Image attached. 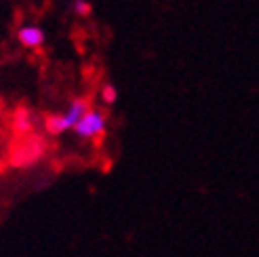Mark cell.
I'll use <instances>...</instances> for the list:
<instances>
[{"label": "cell", "instance_id": "obj_1", "mask_svg": "<svg viewBox=\"0 0 259 257\" xmlns=\"http://www.w3.org/2000/svg\"><path fill=\"white\" fill-rule=\"evenodd\" d=\"M74 128L80 137H99L106 131V116L97 110H89Z\"/></svg>", "mask_w": 259, "mask_h": 257}, {"label": "cell", "instance_id": "obj_2", "mask_svg": "<svg viewBox=\"0 0 259 257\" xmlns=\"http://www.w3.org/2000/svg\"><path fill=\"white\" fill-rule=\"evenodd\" d=\"M42 32L38 30V28H21L19 30V40H21V45H25V47H32V49H36V47H40L42 45Z\"/></svg>", "mask_w": 259, "mask_h": 257}, {"label": "cell", "instance_id": "obj_3", "mask_svg": "<svg viewBox=\"0 0 259 257\" xmlns=\"http://www.w3.org/2000/svg\"><path fill=\"white\" fill-rule=\"evenodd\" d=\"M87 112H89L87 101H82V99L74 101V104L70 106V112L66 114V120H68V124H70V126H76V124H78V120L84 116Z\"/></svg>", "mask_w": 259, "mask_h": 257}, {"label": "cell", "instance_id": "obj_4", "mask_svg": "<svg viewBox=\"0 0 259 257\" xmlns=\"http://www.w3.org/2000/svg\"><path fill=\"white\" fill-rule=\"evenodd\" d=\"M66 128H70L66 116H49V118H47V131H49V133L57 135V133H63Z\"/></svg>", "mask_w": 259, "mask_h": 257}, {"label": "cell", "instance_id": "obj_5", "mask_svg": "<svg viewBox=\"0 0 259 257\" xmlns=\"http://www.w3.org/2000/svg\"><path fill=\"white\" fill-rule=\"evenodd\" d=\"M30 120H28V112L25 110H19L17 114H15V128L19 133H28L30 131Z\"/></svg>", "mask_w": 259, "mask_h": 257}, {"label": "cell", "instance_id": "obj_6", "mask_svg": "<svg viewBox=\"0 0 259 257\" xmlns=\"http://www.w3.org/2000/svg\"><path fill=\"white\" fill-rule=\"evenodd\" d=\"M101 97H103V101L106 104H112V101H116V89L114 87H103V91H101Z\"/></svg>", "mask_w": 259, "mask_h": 257}, {"label": "cell", "instance_id": "obj_7", "mask_svg": "<svg viewBox=\"0 0 259 257\" xmlns=\"http://www.w3.org/2000/svg\"><path fill=\"white\" fill-rule=\"evenodd\" d=\"M76 11H78L80 15H89V13H91V7L84 3V0H78V3H76Z\"/></svg>", "mask_w": 259, "mask_h": 257}]
</instances>
